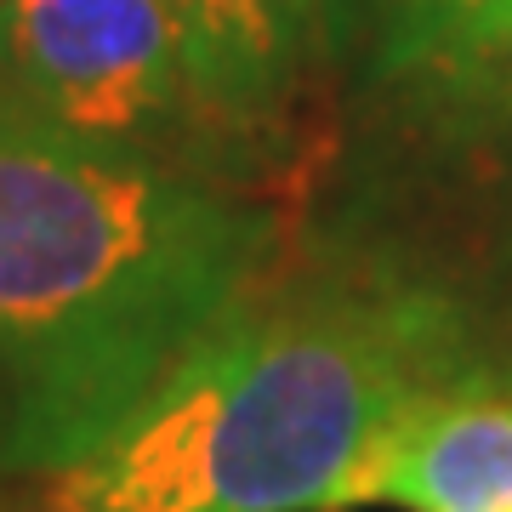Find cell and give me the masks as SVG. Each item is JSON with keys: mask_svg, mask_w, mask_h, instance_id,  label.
Returning a JSON list of instances; mask_svg holds the SVG:
<instances>
[{"mask_svg": "<svg viewBox=\"0 0 512 512\" xmlns=\"http://www.w3.org/2000/svg\"><path fill=\"white\" fill-rule=\"evenodd\" d=\"M274 256L262 188L0 131V484L103 450Z\"/></svg>", "mask_w": 512, "mask_h": 512, "instance_id": "6da1fadb", "label": "cell"}, {"mask_svg": "<svg viewBox=\"0 0 512 512\" xmlns=\"http://www.w3.org/2000/svg\"><path fill=\"white\" fill-rule=\"evenodd\" d=\"M0 131L262 188L268 148L211 109L160 0H0Z\"/></svg>", "mask_w": 512, "mask_h": 512, "instance_id": "3957f363", "label": "cell"}, {"mask_svg": "<svg viewBox=\"0 0 512 512\" xmlns=\"http://www.w3.org/2000/svg\"><path fill=\"white\" fill-rule=\"evenodd\" d=\"M188 46L194 80L222 120L274 154L319 57L313 0H160Z\"/></svg>", "mask_w": 512, "mask_h": 512, "instance_id": "8992f818", "label": "cell"}, {"mask_svg": "<svg viewBox=\"0 0 512 512\" xmlns=\"http://www.w3.org/2000/svg\"><path fill=\"white\" fill-rule=\"evenodd\" d=\"M456 376V319L399 285L239 302L46 512H342L370 444Z\"/></svg>", "mask_w": 512, "mask_h": 512, "instance_id": "7a4b0ae2", "label": "cell"}, {"mask_svg": "<svg viewBox=\"0 0 512 512\" xmlns=\"http://www.w3.org/2000/svg\"><path fill=\"white\" fill-rule=\"evenodd\" d=\"M313 29L353 86L444 97L512 40V0H313Z\"/></svg>", "mask_w": 512, "mask_h": 512, "instance_id": "5b68a950", "label": "cell"}, {"mask_svg": "<svg viewBox=\"0 0 512 512\" xmlns=\"http://www.w3.org/2000/svg\"><path fill=\"white\" fill-rule=\"evenodd\" d=\"M387 501L410 512H512V387L450 382L410 399L370 444L348 507Z\"/></svg>", "mask_w": 512, "mask_h": 512, "instance_id": "277c9868", "label": "cell"}, {"mask_svg": "<svg viewBox=\"0 0 512 512\" xmlns=\"http://www.w3.org/2000/svg\"><path fill=\"white\" fill-rule=\"evenodd\" d=\"M456 97H473V103H512V40L473 74V80H461L456 92L433 97V103H456Z\"/></svg>", "mask_w": 512, "mask_h": 512, "instance_id": "52a82bcc", "label": "cell"}]
</instances>
